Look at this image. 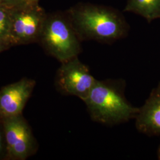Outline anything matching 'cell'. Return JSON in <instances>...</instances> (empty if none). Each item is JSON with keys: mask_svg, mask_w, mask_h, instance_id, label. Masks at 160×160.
Listing matches in <instances>:
<instances>
[{"mask_svg": "<svg viewBox=\"0 0 160 160\" xmlns=\"http://www.w3.org/2000/svg\"><path fill=\"white\" fill-rule=\"evenodd\" d=\"M65 12L82 42L111 44L125 38L129 32L125 16L112 7L80 2Z\"/></svg>", "mask_w": 160, "mask_h": 160, "instance_id": "cell-1", "label": "cell"}, {"mask_svg": "<svg viewBox=\"0 0 160 160\" xmlns=\"http://www.w3.org/2000/svg\"><path fill=\"white\" fill-rule=\"evenodd\" d=\"M125 88L123 79L96 80L83 101L92 120L110 126L135 119L139 108L127 100Z\"/></svg>", "mask_w": 160, "mask_h": 160, "instance_id": "cell-2", "label": "cell"}, {"mask_svg": "<svg viewBox=\"0 0 160 160\" xmlns=\"http://www.w3.org/2000/svg\"><path fill=\"white\" fill-rule=\"evenodd\" d=\"M38 43L61 63L82 52V40L65 12L47 14Z\"/></svg>", "mask_w": 160, "mask_h": 160, "instance_id": "cell-3", "label": "cell"}, {"mask_svg": "<svg viewBox=\"0 0 160 160\" xmlns=\"http://www.w3.org/2000/svg\"><path fill=\"white\" fill-rule=\"evenodd\" d=\"M46 16L39 3L11 7L12 46L38 42Z\"/></svg>", "mask_w": 160, "mask_h": 160, "instance_id": "cell-4", "label": "cell"}, {"mask_svg": "<svg viewBox=\"0 0 160 160\" xmlns=\"http://www.w3.org/2000/svg\"><path fill=\"white\" fill-rule=\"evenodd\" d=\"M96 80L89 67L77 57L61 63L56 74L55 84L62 94L78 97L83 102Z\"/></svg>", "mask_w": 160, "mask_h": 160, "instance_id": "cell-5", "label": "cell"}, {"mask_svg": "<svg viewBox=\"0 0 160 160\" xmlns=\"http://www.w3.org/2000/svg\"><path fill=\"white\" fill-rule=\"evenodd\" d=\"M7 145V159L25 160L34 154L38 144L23 114L2 119Z\"/></svg>", "mask_w": 160, "mask_h": 160, "instance_id": "cell-6", "label": "cell"}, {"mask_svg": "<svg viewBox=\"0 0 160 160\" xmlns=\"http://www.w3.org/2000/svg\"><path fill=\"white\" fill-rule=\"evenodd\" d=\"M35 86V80L23 78L2 87L0 89V119L23 114Z\"/></svg>", "mask_w": 160, "mask_h": 160, "instance_id": "cell-7", "label": "cell"}, {"mask_svg": "<svg viewBox=\"0 0 160 160\" xmlns=\"http://www.w3.org/2000/svg\"><path fill=\"white\" fill-rule=\"evenodd\" d=\"M138 131L148 136L160 135V82L151 92L143 105L139 108L135 119Z\"/></svg>", "mask_w": 160, "mask_h": 160, "instance_id": "cell-8", "label": "cell"}, {"mask_svg": "<svg viewBox=\"0 0 160 160\" xmlns=\"http://www.w3.org/2000/svg\"><path fill=\"white\" fill-rule=\"evenodd\" d=\"M124 12H133L150 23L160 18V0H128Z\"/></svg>", "mask_w": 160, "mask_h": 160, "instance_id": "cell-9", "label": "cell"}, {"mask_svg": "<svg viewBox=\"0 0 160 160\" xmlns=\"http://www.w3.org/2000/svg\"><path fill=\"white\" fill-rule=\"evenodd\" d=\"M10 26L11 7L0 3V39L6 40L10 44Z\"/></svg>", "mask_w": 160, "mask_h": 160, "instance_id": "cell-10", "label": "cell"}, {"mask_svg": "<svg viewBox=\"0 0 160 160\" xmlns=\"http://www.w3.org/2000/svg\"><path fill=\"white\" fill-rule=\"evenodd\" d=\"M7 159V145L2 120L0 119V160Z\"/></svg>", "mask_w": 160, "mask_h": 160, "instance_id": "cell-11", "label": "cell"}, {"mask_svg": "<svg viewBox=\"0 0 160 160\" xmlns=\"http://www.w3.org/2000/svg\"><path fill=\"white\" fill-rule=\"evenodd\" d=\"M39 0H0V3L10 7L24 6L30 4L39 3Z\"/></svg>", "mask_w": 160, "mask_h": 160, "instance_id": "cell-12", "label": "cell"}, {"mask_svg": "<svg viewBox=\"0 0 160 160\" xmlns=\"http://www.w3.org/2000/svg\"><path fill=\"white\" fill-rule=\"evenodd\" d=\"M12 47L10 44L6 40H2L0 39V53L2 52L5 51Z\"/></svg>", "mask_w": 160, "mask_h": 160, "instance_id": "cell-13", "label": "cell"}, {"mask_svg": "<svg viewBox=\"0 0 160 160\" xmlns=\"http://www.w3.org/2000/svg\"><path fill=\"white\" fill-rule=\"evenodd\" d=\"M157 158L158 160H160V145L157 149Z\"/></svg>", "mask_w": 160, "mask_h": 160, "instance_id": "cell-14", "label": "cell"}]
</instances>
